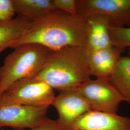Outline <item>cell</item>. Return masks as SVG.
I'll return each instance as SVG.
<instances>
[{"mask_svg":"<svg viewBox=\"0 0 130 130\" xmlns=\"http://www.w3.org/2000/svg\"><path fill=\"white\" fill-rule=\"evenodd\" d=\"M15 14L13 0H0V21L12 20Z\"/></svg>","mask_w":130,"mask_h":130,"instance_id":"e0dca14e","label":"cell"},{"mask_svg":"<svg viewBox=\"0 0 130 130\" xmlns=\"http://www.w3.org/2000/svg\"><path fill=\"white\" fill-rule=\"evenodd\" d=\"M128 56H130V48H128Z\"/></svg>","mask_w":130,"mask_h":130,"instance_id":"d6986e66","label":"cell"},{"mask_svg":"<svg viewBox=\"0 0 130 130\" xmlns=\"http://www.w3.org/2000/svg\"><path fill=\"white\" fill-rule=\"evenodd\" d=\"M15 14L30 21L55 11L52 0H13Z\"/></svg>","mask_w":130,"mask_h":130,"instance_id":"7c38bea8","label":"cell"},{"mask_svg":"<svg viewBox=\"0 0 130 130\" xmlns=\"http://www.w3.org/2000/svg\"><path fill=\"white\" fill-rule=\"evenodd\" d=\"M48 108L20 105L0 94V128L10 127L21 130L35 128L46 118Z\"/></svg>","mask_w":130,"mask_h":130,"instance_id":"5b68a950","label":"cell"},{"mask_svg":"<svg viewBox=\"0 0 130 130\" xmlns=\"http://www.w3.org/2000/svg\"><path fill=\"white\" fill-rule=\"evenodd\" d=\"M86 22L87 41L85 48L94 51L113 46L110 33L111 20L102 15H94L84 19Z\"/></svg>","mask_w":130,"mask_h":130,"instance_id":"30bf717a","label":"cell"},{"mask_svg":"<svg viewBox=\"0 0 130 130\" xmlns=\"http://www.w3.org/2000/svg\"><path fill=\"white\" fill-rule=\"evenodd\" d=\"M71 130H130V118L90 110L75 121Z\"/></svg>","mask_w":130,"mask_h":130,"instance_id":"9c48e42d","label":"cell"},{"mask_svg":"<svg viewBox=\"0 0 130 130\" xmlns=\"http://www.w3.org/2000/svg\"><path fill=\"white\" fill-rule=\"evenodd\" d=\"M124 49L112 46L88 52L89 67L91 76L108 79L115 69Z\"/></svg>","mask_w":130,"mask_h":130,"instance_id":"8fae6325","label":"cell"},{"mask_svg":"<svg viewBox=\"0 0 130 130\" xmlns=\"http://www.w3.org/2000/svg\"><path fill=\"white\" fill-rule=\"evenodd\" d=\"M108 79L130 104V56H121Z\"/></svg>","mask_w":130,"mask_h":130,"instance_id":"5bb4252c","label":"cell"},{"mask_svg":"<svg viewBox=\"0 0 130 130\" xmlns=\"http://www.w3.org/2000/svg\"><path fill=\"white\" fill-rule=\"evenodd\" d=\"M1 128H0V130H1Z\"/></svg>","mask_w":130,"mask_h":130,"instance_id":"ffe728a7","label":"cell"},{"mask_svg":"<svg viewBox=\"0 0 130 130\" xmlns=\"http://www.w3.org/2000/svg\"><path fill=\"white\" fill-rule=\"evenodd\" d=\"M13 49L0 67V94L16 82L36 76L51 51L36 44H26Z\"/></svg>","mask_w":130,"mask_h":130,"instance_id":"3957f363","label":"cell"},{"mask_svg":"<svg viewBox=\"0 0 130 130\" xmlns=\"http://www.w3.org/2000/svg\"><path fill=\"white\" fill-rule=\"evenodd\" d=\"M86 41L84 19L55 10L31 21L23 34L10 48L36 44L55 51L68 47H85Z\"/></svg>","mask_w":130,"mask_h":130,"instance_id":"6da1fadb","label":"cell"},{"mask_svg":"<svg viewBox=\"0 0 130 130\" xmlns=\"http://www.w3.org/2000/svg\"><path fill=\"white\" fill-rule=\"evenodd\" d=\"M31 21L17 17L9 21H0V53L19 39Z\"/></svg>","mask_w":130,"mask_h":130,"instance_id":"4fadbf2b","label":"cell"},{"mask_svg":"<svg viewBox=\"0 0 130 130\" xmlns=\"http://www.w3.org/2000/svg\"><path fill=\"white\" fill-rule=\"evenodd\" d=\"M55 10H59L74 17L77 14V0H52Z\"/></svg>","mask_w":130,"mask_h":130,"instance_id":"2e32d148","label":"cell"},{"mask_svg":"<svg viewBox=\"0 0 130 130\" xmlns=\"http://www.w3.org/2000/svg\"><path fill=\"white\" fill-rule=\"evenodd\" d=\"M88 52L85 47H68L52 51L35 76L60 92L78 88L91 79Z\"/></svg>","mask_w":130,"mask_h":130,"instance_id":"7a4b0ae2","label":"cell"},{"mask_svg":"<svg viewBox=\"0 0 130 130\" xmlns=\"http://www.w3.org/2000/svg\"><path fill=\"white\" fill-rule=\"evenodd\" d=\"M29 130H67L62 127L56 120H53L46 117L39 125Z\"/></svg>","mask_w":130,"mask_h":130,"instance_id":"ac0fdd59","label":"cell"},{"mask_svg":"<svg viewBox=\"0 0 130 130\" xmlns=\"http://www.w3.org/2000/svg\"><path fill=\"white\" fill-rule=\"evenodd\" d=\"M110 33L113 46L124 49L130 48V27L111 25Z\"/></svg>","mask_w":130,"mask_h":130,"instance_id":"9a60e30c","label":"cell"},{"mask_svg":"<svg viewBox=\"0 0 130 130\" xmlns=\"http://www.w3.org/2000/svg\"><path fill=\"white\" fill-rule=\"evenodd\" d=\"M77 7L80 18L102 15L112 26L130 27V0H77Z\"/></svg>","mask_w":130,"mask_h":130,"instance_id":"52a82bcc","label":"cell"},{"mask_svg":"<svg viewBox=\"0 0 130 130\" xmlns=\"http://www.w3.org/2000/svg\"><path fill=\"white\" fill-rule=\"evenodd\" d=\"M2 94L15 103L39 107H49L56 96L53 89L36 77L16 82Z\"/></svg>","mask_w":130,"mask_h":130,"instance_id":"277c9868","label":"cell"},{"mask_svg":"<svg viewBox=\"0 0 130 130\" xmlns=\"http://www.w3.org/2000/svg\"><path fill=\"white\" fill-rule=\"evenodd\" d=\"M52 106L55 107L58 114L56 121L67 130H71L72 126L80 117L92 110L79 88L60 92Z\"/></svg>","mask_w":130,"mask_h":130,"instance_id":"ba28073f","label":"cell"},{"mask_svg":"<svg viewBox=\"0 0 130 130\" xmlns=\"http://www.w3.org/2000/svg\"><path fill=\"white\" fill-rule=\"evenodd\" d=\"M79 89L92 110L115 114L121 103L125 101L108 79L91 78Z\"/></svg>","mask_w":130,"mask_h":130,"instance_id":"8992f818","label":"cell"}]
</instances>
